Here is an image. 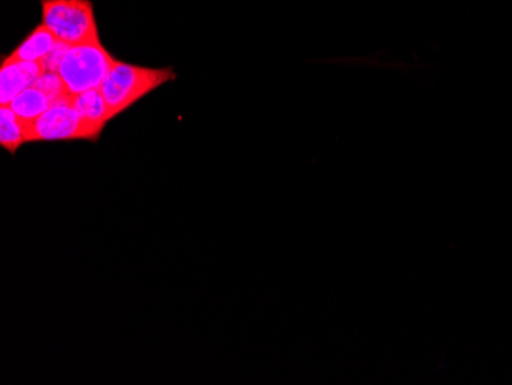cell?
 <instances>
[{
	"mask_svg": "<svg viewBox=\"0 0 512 385\" xmlns=\"http://www.w3.org/2000/svg\"><path fill=\"white\" fill-rule=\"evenodd\" d=\"M51 105H53L51 100L39 88L30 86L11 102L10 108L16 112V116L22 120L23 125L27 126L36 122L43 112L50 109Z\"/></svg>",
	"mask_w": 512,
	"mask_h": 385,
	"instance_id": "8",
	"label": "cell"
},
{
	"mask_svg": "<svg viewBox=\"0 0 512 385\" xmlns=\"http://www.w3.org/2000/svg\"><path fill=\"white\" fill-rule=\"evenodd\" d=\"M27 143L63 142V140H91L85 123L71 102V94L54 102L36 122L25 126Z\"/></svg>",
	"mask_w": 512,
	"mask_h": 385,
	"instance_id": "4",
	"label": "cell"
},
{
	"mask_svg": "<svg viewBox=\"0 0 512 385\" xmlns=\"http://www.w3.org/2000/svg\"><path fill=\"white\" fill-rule=\"evenodd\" d=\"M43 68L40 62H2L0 70V103L2 106H10L11 102L23 93L25 89L34 85L37 79L42 76Z\"/></svg>",
	"mask_w": 512,
	"mask_h": 385,
	"instance_id": "5",
	"label": "cell"
},
{
	"mask_svg": "<svg viewBox=\"0 0 512 385\" xmlns=\"http://www.w3.org/2000/svg\"><path fill=\"white\" fill-rule=\"evenodd\" d=\"M175 77L177 74L172 68H146L117 60L100 86L108 106L109 119L119 116L161 85L175 80Z\"/></svg>",
	"mask_w": 512,
	"mask_h": 385,
	"instance_id": "1",
	"label": "cell"
},
{
	"mask_svg": "<svg viewBox=\"0 0 512 385\" xmlns=\"http://www.w3.org/2000/svg\"><path fill=\"white\" fill-rule=\"evenodd\" d=\"M33 86L39 88L40 91L51 100V103L57 102V100L69 94L68 91H66L62 77L59 76L57 71H43L42 76L34 82Z\"/></svg>",
	"mask_w": 512,
	"mask_h": 385,
	"instance_id": "10",
	"label": "cell"
},
{
	"mask_svg": "<svg viewBox=\"0 0 512 385\" xmlns=\"http://www.w3.org/2000/svg\"><path fill=\"white\" fill-rule=\"evenodd\" d=\"M59 42L60 40H57L56 36L42 24L36 30L31 31L19 47L4 60H8V62L22 60V62L42 63L46 57L53 53Z\"/></svg>",
	"mask_w": 512,
	"mask_h": 385,
	"instance_id": "7",
	"label": "cell"
},
{
	"mask_svg": "<svg viewBox=\"0 0 512 385\" xmlns=\"http://www.w3.org/2000/svg\"><path fill=\"white\" fill-rule=\"evenodd\" d=\"M23 143H27V129L10 106L0 108V145L14 154Z\"/></svg>",
	"mask_w": 512,
	"mask_h": 385,
	"instance_id": "9",
	"label": "cell"
},
{
	"mask_svg": "<svg viewBox=\"0 0 512 385\" xmlns=\"http://www.w3.org/2000/svg\"><path fill=\"white\" fill-rule=\"evenodd\" d=\"M117 60L103 47L102 42L73 45L60 60L57 73L71 96L100 88Z\"/></svg>",
	"mask_w": 512,
	"mask_h": 385,
	"instance_id": "2",
	"label": "cell"
},
{
	"mask_svg": "<svg viewBox=\"0 0 512 385\" xmlns=\"http://www.w3.org/2000/svg\"><path fill=\"white\" fill-rule=\"evenodd\" d=\"M71 102L79 112L80 119L85 123L92 142H96L106 123L111 120L102 91H100V88L89 89L85 93L71 96Z\"/></svg>",
	"mask_w": 512,
	"mask_h": 385,
	"instance_id": "6",
	"label": "cell"
},
{
	"mask_svg": "<svg viewBox=\"0 0 512 385\" xmlns=\"http://www.w3.org/2000/svg\"><path fill=\"white\" fill-rule=\"evenodd\" d=\"M42 24L71 47L100 42L91 0H42Z\"/></svg>",
	"mask_w": 512,
	"mask_h": 385,
	"instance_id": "3",
	"label": "cell"
}]
</instances>
